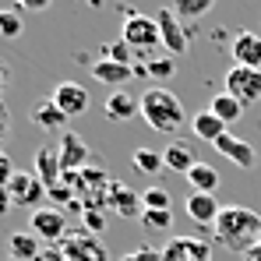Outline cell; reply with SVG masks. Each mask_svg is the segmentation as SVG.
<instances>
[{"instance_id": "6da1fadb", "label": "cell", "mask_w": 261, "mask_h": 261, "mask_svg": "<svg viewBox=\"0 0 261 261\" xmlns=\"http://www.w3.org/2000/svg\"><path fill=\"white\" fill-rule=\"evenodd\" d=\"M212 233H216V240L222 247H229L237 254H247L254 244H261V216L244 208V205H226L219 212Z\"/></svg>"}, {"instance_id": "7a4b0ae2", "label": "cell", "mask_w": 261, "mask_h": 261, "mask_svg": "<svg viewBox=\"0 0 261 261\" xmlns=\"http://www.w3.org/2000/svg\"><path fill=\"white\" fill-rule=\"evenodd\" d=\"M141 120L159 134H176L184 127L187 113H184V102L176 99L170 88L163 85H148L141 92Z\"/></svg>"}, {"instance_id": "3957f363", "label": "cell", "mask_w": 261, "mask_h": 261, "mask_svg": "<svg viewBox=\"0 0 261 261\" xmlns=\"http://www.w3.org/2000/svg\"><path fill=\"white\" fill-rule=\"evenodd\" d=\"M120 39L134 49V64H148L152 57H159L155 53V46L159 43V25H155V18H148V14H124V25H120Z\"/></svg>"}, {"instance_id": "277c9868", "label": "cell", "mask_w": 261, "mask_h": 261, "mask_svg": "<svg viewBox=\"0 0 261 261\" xmlns=\"http://www.w3.org/2000/svg\"><path fill=\"white\" fill-rule=\"evenodd\" d=\"M60 251L67 261H110V251L99 237H92L88 229H71L60 240Z\"/></svg>"}, {"instance_id": "5b68a950", "label": "cell", "mask_w": 261, "mask_h": 261, "mask_svg": "<svg viewBox=\"0 0 261 261\" xmlns=\"http://www.w3.org/2000/svg\"><path fill=\"white\" fill-rule=\"evenodd\" d=\"M155 25H159V43H163V49H166L170 57L187 53V46H191V29H184V21L176 18L173 7L155 11Z\"/></svg>"}, {"instance_id": "8992f818", "label": "cell", "mask_w": 261, "mask_h": 261, "mask_svg": "<svg viewBox=\"0 0 261 261\" xmlns=\"http://www.w3.org/2000/svg\"><path fill=\"white\" fill-rule=\"evenodd\" d=\"M29 226H32V233H36L43 244H60V240L71 233V222H67V216H64L60 208H53V205L36 208V212L29 216Z\"/></svg>"}, {"instance_id": "52a82bcc", "label": "cell", "mask_w": 261, "mask_h": 261, "mask_svg": "<svg viewBox=\"0 0 261 261\" xmlns=\"http://www.w3.org/2000/svg\"><path fill=\"white\" fill-rule=\"evenodd\" d=\"M7 191H11V198H14V208H29V212L43 208L46 184H43L36 173H29V170H18V173L11 176Z\"/></svg>"}, {"instance_id": "ba28073f", "label": "cell", "mask_w": 261, "mask_h": 261, "mask_svg": "<svg viewBox=\"0 0 261 261\" xmlns=\"http://www.w3.org/2000/svg\"><path fill=\"white\" fill-rule=\"evenodd\" d=\"M226 92L233 95V99H240L244 106H251V102H258L261 99V71H254V67H229L226 71Z\"/></svg>"}, {"instance_id": "9c48e42d", "label": "cell", "mask_w": 261, "mask_h": 261, "mask_svg": "<svg viewBox=\"0 0 261 261\" xmlns=\"http://www.w3.org/2000/svg\"><path fill=\"white\" fill-rule=\"evenodd\" d=\"M57 152H60V166L64 173H78L88 166V141L78 130H64L60 141H57Z\"/></svg>"}, {"instance_id": "30bf717a", "label": "cell", "mask_w": 261, "mask_h": 261, "mask_svg": "<svg viewBox=\"0 0 261 261\" xmlns=\"http://www.w3.org/2000/svg\"><path fill=\"white\" fill-rule=\"evenodd\" d=\"M53 102L60 106V113L71 120V117H82L88 110V102H92V95H88V88L82 82H60V85L53 88Z\"/></svg>"}, {"instance_id": "8fae6325", "label": "cell", "mask_w": 261, "mask_h": 261, "mask_svg": "<svg viewBox=\"0 0 261 261\" xmlns=\"http://www.w3.org/2000/svg\"><path fill=\"white\" fill-rule=\"evenodd\" d=\"M163 261H212V247L198 237H173L163 247Z\"/></svg>"}, {"instance_id": "7c38bea8", "label": "cell", "mask_w": 261, "mask_h": 261, "mask_svg": "<svg viewBox=\"0 0 261 261\" xmlns=\"http://www.w3.org/2000/svg\"><path fill=\"white\" fill-rule=\"evenodd\" d=\"M216 152H219V155H226L229 163H237L240 170H254V163H258L254 145H251V141H244V138H237V134H229V130L216 141Z\"/></svg>"}, {"instance_id": "4fadbf2b", "label": "cell", "mask_w": 261, "mask_h": 261, "mask_svg": "<svg viewBox=\"0 0 261 261\" xmlns=\"http://www.w3.org/2000/svg\"><path fill=\"white\" fill-rule=\"evenodd\" d=\"M229 53H233V64H237V67H254V71H261V36L258 32H240V36H233Z\"/></svg>"}, {"instance_id": "5bb4252c", "label": "cell", "mask_w": 261, "mask_h": 261, "mask_svg": "<svg viewBox=\"0 0 261 261\" xmlns=\"http://www.w3.org/2000/svg\"><path fill=\"white\" fill-rule=\"evenodd\" d=\"M110 208H113L120 219H141V212H145L141 194H138V191H130L127 184H120V180H113V184H110Z\"/></svg>"}, {"instance_id": "9a60e30c", "label": "cell", "mask_w": 261, "mask_h": 261, "mask_svg": "<svg viewBox=\"0 0 261 261\" xmlns=\"http://www.w3.org/2000/svg\"><path fill=\"white\" fill-rule=\"evenodd\" d=\"M32 173L39 176L46 184V191L49 187H57L60 180H64V166H60V152L53 148V145H43L39 152H36V159H32Z\"/></svg>"}, {"instance_id": "2e32d148", "label": "cell", "mask_w": 261, "mask_h": 261, "mask_svg": "<svg viewBox=\"0 0 261 261\" xmlns=\"http://www.w3.org/2000/svg\"><path fill=\"white\" fill-rule=\"evenodd\" d=\"M43 240L32 233V229H14L11 237H7V258L11 261H36L43 254Z\"/></svg>"}, {"instance_id": "e0dca14e", "label": "cell", "mask_w": 261, "mask_h": 261, "mask_svg": "<svg viewBox=\"0 0 261 261\" xmlns=\"http://www.w3.org/2000/svg\"><path fill=\"white\" fill-rule=\"evenodd\" d=\"M106 117L113 120V124H127L130 117H138L141 113V99H134L130 92L124 88H117V92H110V99H106Z\"/></svg>"}, {"instance_id": "ac0fdd59", "label": "cell", "mask_w": 261, "mask_h": 261, "mask_svg": "<svg viewBox=\"0 0 261 261\" xmlns=\"http://www.w3.org/2000/svg\"><path fill=\"white\" fill-rule=\"evenodd\" d=\"M219 212H222V205L216 201V194H198V191H191V198H187V216L194 219L198 226H216Z\"/></svg>"}, {"instance_id": "d6986e66", "label": "cell", "mask_w": 261, "mask_h": 261, "mask_svg": "<svg viewBox=\"0 0 261 261\" xmlns=\"http://www.w3.org/2000/svg\"><path fill=\"white\" fill-rule=\"evenodd\" d=\"M88 71H92V78H95L99 85H127L130 78H134L127 64H117V60H106V57H99Z\"/></svg>"}, {"instance_id": "ffe728a7", "label": "cell", "mask_w": 261, "mask_h": 261, "mask_svg": "<svg viewBox=\"0 0 261 261\" xmlns=\"http://www.w3.org/2000/svg\"><path fill=\"white\" fill-rule=\"evenodd\" d=\"M191 130H194V134H198L201 141L216 145L219 138L226 134V124L219 120V117L212 113V110H201V113H194V117H191Z\"/></svg>"}, {"instance_id": "44dd1931", "label": "cell", "mask_w": 261, "mask_h": 261, "mask_svg": "<svg viewBox=\"0 0 261 261\" xmlns=\"http://www.w3.org/2000/svg\"><path fill=\"white\" fill-rule=\"evenodd\" d=\"M32 124L43 130H57V134H64V127H67V117L60 113V106L53 102V99H46V102H39L36 110H32Z\"/></svg>"}, {"instance_id": "7402d4cb", "label": "cell", "mask_w": 261, "mask_h": 261, "mask_svg": "<svg viewBox=\"0 0 261 261\" xmlns=\"http://www.w3.org/2000/svg\"><path fill=\"white\" fill-rule=\"evenodd\" d=\"M130 166H134V173H141V176H155L166 170V159L155 148H134L130 152Z\"/></svg>"}, {"instance_id": "603a6c76", "label": "cell", "mask_w": 261, "mask_h": 261, "mask_svg": "<svg viewBox=\"0 0 261 261\" xmlns=\"http://www.w3.org/2000/svg\"><path fill=\"white\" fill-rule=\"evenodd\" d=\"M163 159H166V170H170V173H184V176L191 173V170H194V163H198V159H194V152H191L187 145H180V141H173V145L163 152Z\"/></svg>"}, {"instance_id": "cb8c5ba5", "label": "cell", "mask_w": 261, "mask_h": 261, "mask_svg": "<svg viewBox=\"0 0 261 261\" xmlns=\"http://www.w3.org/2000/svg\"><path fill=\"white\" fill-rule=\"evenodd\" d=\"M187 184H191V191H198V194H216L219 170H212L208 163H194V170L187 173Z\"/></svg>"}, {"instance_id": "d4e9b609", "label": "cell", "mask_w": 261, "mask_h": 261, "mask_svg": "<svg viewBox=\"0 0 261 261\" xmlns=\"http://www.w3.org/2000/svg\"><path fill=\"white\" fill-rule=\"evenodd\" d=\"M208 110L216 113L222 124H233V120H240V117H244V102H240V99H233L229 92L212 95V106H208Z\"/></svg>"}, {"instance_id": "484cf974", "label": "cell", "mask_w": 261, "mask_h": 261, "mask_svg": "<svg viewBox=\"0 0 261 261\" xmlns=\"http://www.w3.org/2000/svg\"><path fill=\"white\" fill-rule=\"evenodd\" d=\"M145 67H148V78H152L155 85H159V82H170V78L176 74V57H170V53H159V57H152Z\"/></svg>"}, {"instance_id": "4316f807", "label": "cell", "mask_w": 261, "mask_h": 261, "mask_svg": "<svg viewBox=\"0 0 261 261\" xmlns=\"http://www.w3.org/2000/svg\"><path fill=\"white\" fill-rule=\"evenodd\" d=\"M21 32H25V25H21V11H18V7L0 11V39H18Z\"/></svg>"}, {"instance_id": "83f0119b", "label": "cell", "mask_w": 261, "mask_h": 261, "mask_svg": "<svg viewBox=\"0 0 261 261\" xmlns=\"http://www.w3.org/2000/svg\"><path fill=\"white\" fill-rule=\"evenodd\" d=\"M173 11L180 21H194V18H201V14L212 11V0H176Z\"/></svg>"}, {"instance_id": "f1b7e54d", "label": "cell", "mask_w": 261, "mask_h": 261, "mask_svg": "<svg viewBox=\"0 0 261 261\" xmlns=\"http://www.w3.org/2000/svg\"><path fill=\"white\" fill-rule=\"evenodd\" d=\"M102 57H106V60H117V64H127V67H134V49H130L124 39L102 43Z\"/></svg>"}, {"instance_id": "f546056e", "label": "cell", "mask_w": 261, "mask_h": 261, "mask_svg": "<svg viewBox=\"0 0 261 261\" xmlns=\"http://www.w3.org/2000/svg\"><path fill=\"white\" fill-rule=\"evenodd\" d=\"M141 205L152 208V212H170V191L166 187H148V191H141Z\"/></svg>"}, {"instance_id": "4dcf8cb0", "label": "cell", "mask_w": 261, "mask_h": 261, "mask_svg": "<svg viewBox=\"0 0 261 261\" xmlns=\"http://www.w3.org/2000/svg\"><path fill=\"white\" fill-rule=\"evenodd\" d=\"M138 222H141L145 229H152V233H159V229H170V222H173V212H152V208H145Z\"/></svg>"}, {"instance_id": "1f68e13d", "label": "cell", "mask_w": 261, "mask_h": 261, "mask_svg": "<svg viewBox=\"0 0 261 261\" xmlns=\"http://www.w3.org/2000/svg\"><path fill=\"white\" fill-rule=\"evenodd\" d=\"M82 222H85V229L92 233V237H99V233L106 229V212H85Z\"/></svg>"}, {"instance_id": "d6a6232c", "label": "cell", "mask_w": 261, "mask_h": 261, "mask_svg": "<svg viewBox=\"0 0 261 261\" xmlns=\"http://www.w3.org/2000/svg\"><path fill=\"white\" fill-rule=\"evenodd\" d=\"M120 261H163V247H138Z\"/></svg>"}, {"instance_id": "836d02e7", "label": "cell", "mask_w": 261, "mask_h": 261, "mask_svg": "<svg viewBox=\"0 0 261 261\" xmlns=\"http://www.w3.org/2000/svg\"><path fill=\"white\" fill-rule=\"evenodd\" d=\"M14 173H18V166H14V163H11V155H7V152L0 148V187H7Z\"/></svg>"}, {"instance_id": "e575fe53", "label": "cell", "mask_w": 261, "mask_h": 261, "mask_svg": "<svg viewBox=\"0 0 261 261\" xmlns=\"http://www.w3.org/2000/svg\"><path fill=\"white\" fill-rule=\"evenodd\" d=\"M36 261H67V258H64L60 244H46V247H43V254H39Z\"/></svg>"}, {"instance_id": "d590c367", "label": "cell", "mask_w": 261, "mask_h": 261, "mask_svg": "<svg viewBox=\"0 0 261 261\" xmlns=\"http://www.w3.org/2000/svg\"><path fill=\"white\" fill-rule=\"evenodd\" d=\"M11 208H14V198H11V191H7V187H0V219L7 216Z\"/></svg>"}, {"instance_id": "8d00e7d4", "label": "cell", "mask_w": 261, "mask_h": 261, "mask_svg": "<svg viewBox=\"0 0 261 261\" xmlns=\"http://www.w3.org/2000/svg\"><path fill=\"white\" fill-rule=\"evenodd\" d=\"M46 4H49V0H21L18 11H46Z\"/></svg>"}, {"instance_id": "74e56055", "label": "cell", "mask_w": 261, "mask_h": 261, "mask_svg": "<svg viewBox=\"0 0 261 261\" xmlns=\"http://www.w3.org/2000/svg\"><path fill=\"white\" fill-rule=\"evenodd\" d=\"M7 127H11V117H7V106L0 102V141L7 138Z\"/></svg>"}, {"instance_id": "f35d334b", "label": "cell", "mask_w": 261, "mask_h": 261, "mask_svg": "<svg viewBox=\"0 0 261 261\" xmlns=\"http://www.w3.org/2000/svg\"><path fill=\"white\" fill-rule=\"evenodd\" d=\"M7 78H11V71H7V64L0 60V102H4V88H7Z\"/></svg>"}, {"instance_id": "ab89813d", "label": "cell", "mask_w": 261, "mask_h": 261, "mask_svg": "<svg viewBox=\"0 0 261 261\" xmlns=\"http://www.w3.org/2000/svg\"><path fill=\"white\" fill-rule=\"evenodd\" d=\"M244 261H261V244H254V247L244 254Z\"/></svg>"}, {"instance_id": "60d3db41", "label": "cell", "mask_w": 261, "mask_h": 261, "mask_svg": "<svg viewBox=\"0 0 261 261\" xmlns=\"http://www.w3.org/2000/svg\"><path fill=\"white\" fill-rule=\"evenodd\" d=\"M130 74H134V78H148V67H145V64H134Z\"/></svg>"}, {"instance_id": "b9f144b4", "label": "cell", "mask_w": 261, "mask_h": 261, "mask_svg": "<svg viewBox=\"0 0 261 261\" xmlns=\"http://www.w3.org/2000/svg\"><path fill=\"white\" fill-rule=\"evenodd\" d=\"M7 261H11V258H7Z\"/></svg>"}]
</instances>
